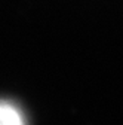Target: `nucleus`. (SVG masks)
<instances>
[{
	"label": "nucleus",
	"instance_id": "f257e3e1",
	"mask_svg": "<svg viewBox=\"0 0 123 125\" xmlns=\"http://www.w3.org/2000/svg\"><path fill=\"white\" fill-rule=\"evenodd\" d=\"M0 125H22V118L10 104L0 103Z\"/></svg>",
	"mask_w": 123,
	"mask_h": 125
}]
</instances>
